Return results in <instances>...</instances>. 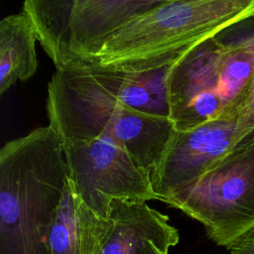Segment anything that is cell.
I'll return each instance as SVG.
<instances>
[{
    "label": "cell",
    "mask_w": 254,
    "mask_h": 254,
    "mask_svg": "<svg viewBox=\"0 0 254 254\" xmlns=\"http://www.w3.org/2000/svg\"><path fill=\"white\" fill-rule=\"evenodd\" d=\"M176 63L145 72L66 64L48 83L49 125L63 141L107 138L152 172L174 132L168 85Z\"/></svg>",
    "instance_id": "cell-1"
},
{
    "label": "cell",
    "mask_w": 254,
    "mask_h": 254,
    "mask_svg": "<svg viewBox=\"0 0 254 254\" xmlns=\"http://www.w3.org/2000/svg\"><path fill=\"white\" fill-rule=\"evenodd\" d=\"M69 179L64 147L50 126L0 150L1 254H50L49 231Z\"/></svg>",
    "instance_id": "cell-2"
},
{
    "label": "cell",
    "mask_w": 254,
    "mask_h": 254,
    "mask_svg": "<svg viewBox=\"0 0 254 254\" xmlns=\"http://www.w3.org/2000/svg\"><path fill=\"white\" fill-rule=\"evenodd\" d=\"M253 14L254 0H163L120 28L93 63L131 72L160 69Z\"/></svg>",
    "instance_id": "cell-3"
},
{
    "label": "cell",
    "mask_w": 254,
    "mask_h": 254,
    "mask_svg": "<svg viewBox=\"0 0 254 254\" xmlns=\"http://www.w3.org/2000/svg\"><path fill=\"white\" fill-rule=\"evenodd\" d=\"M161 201L198 221L227 250L254 233V128L195 181Z\"/></svg>",
    "instance_id": "cell-4"
},
{
    "label": "cell",
    "mask_w": 254,
    "mask_h": 254,
    "mask_svg": "<svg viewBox=\"0 0 254 254\" xmlns=\"http://www.w3.org/2000/svg\"><path fill=\"white\" fill-rule=\"evenodd\" d=\"M163 0H26L24 12L56 69L93 63L125 24Z\"/></svg>",
    "instance_id": "cell-5"
},
{
    "label": "cell",
    "mask_w": 254,
    "mask_h": 254,
    "mask_svg": "<svg viewBox=\"0 0 254 254\" xmlns=\"http://www.w3.org/2000/svg\"><path fill=\"white\" fill-rule=\"evenodd\" d=\"M63 143L75 193L102 218L109 219L113 199L140 202L159 199L151 171L137 165L111 140L100 137Z\"/></svg>",
    "instance_id": "cell-6"
},
{
    "label": "cell",
    "mask_w": 254,
    "mask_h": 254,
    "mask_svg": "<svg viewBox=\"0 0 254 254\" xmlns=\"http://www.w3.org/2000/svg\"><path fill=\"white\" fill-rule=\"evenodd\" d=\"M253 128L254 119L247 113V105L240 103L189 131L174 130L164 155L151 172L159 200L195 181Z\"/></svg>",
    "instance_id": "cell-7"
},
{
    "label": "cell",
    "mask_w": 254,
    "mask_h": 254,
    "mask_svg": "<svg viewBox=\"0 0 254 254\" xmlns=\"http://www.w3.org/2000/svg\"><path fill=\"white\" fill-rule=\"evenodd\" d=\"M227 53V47L213 36L192 47L175 64L168 85L174 130L189 131L244 102L229 105L218 93Z\"/></svg>",
    "instance_id": "cell-8"
},
{
    "label": "cell",
    "mask_w": 254,
    "mask_h": 254,
    "mask_svg": "<svg viewBox=\"0 0 254 254\" xmlns=\"http://www.w3.org/2000/svg\"><path fill=\"white\" fill-rule=\"evenodd\" d=\"M110 232L100 254H169L179 243L169 216L147 202L113 199Z\"/></svg>",
    "instance_id": "cell-9"
},
{
    "label": "cell",
    "mask_w": 254,
    "mask_h": 254,
    "mask_svg": "<svg viewBox=\"0 0 254 254\" xmlns=\"http://www.w3.org/2000/svg\"><path fill=\"white\" fill-rule=\"evenodd\" d=\"M110 228V219L85 204L69 178L49 231L50 254H100Z\"/></svg>",
    "instance_id": "cell-10"
},
{
    "label": "cell",
    "mask_w": 254,
    "mask_h": 254,
    "mask_svg": "<svg viewBox=\"0 0 254 254\" xmlns=\"http://www.w3.org/2000/svg\"><path fill=\"white\" fill-rule=\"evenodd\" d=\"M36 32L24 13L11 14L0 21V94L17 81L31 78L38 68Z\"/></svg>",
    "instance_id": "cell-11"
},
{
    "label": "cell",
    "mask_w": 254,
    "mask_h": 254,
    "mask_svg": "<svg viewBox=\"0 0 254 254\" xmlns=\"http://www.w3.org/2000/svg\"><path fill=\"white\" fill-rule=\"evenodd\" d=\"M215 38L227 47L248 51L254 61V14L226 27ZM247 113L254 119V79L247 101Z\"/></svg>",
    "instance_id": "cell-12"
},
{
    "label": "cell",
    "mask_w": 254,
    "mask_h": 254,
    "mask_svg": "<svg viewBox=\"0 0 254 254\" xmlns=\"http://www.w3.org/2000/svg\"><path fill=\"white\" fill-rule=\"evenodd\" d=\"M228 252L229 254H254V233L232 245Z\"/></svg>",
    "instance_id": "cell-13"
}]
</instances>
